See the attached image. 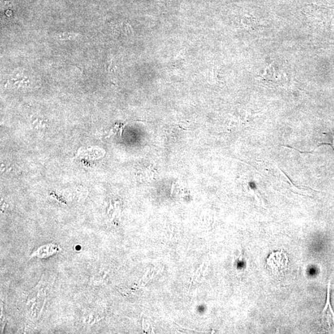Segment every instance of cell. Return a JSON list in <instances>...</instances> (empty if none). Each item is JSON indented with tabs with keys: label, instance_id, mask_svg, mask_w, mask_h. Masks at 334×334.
I'll return each instance as SVG.
<instances>
[{
	"label": "cell",
	"instance_id": "1",
	"mask_svg": "<svg viewBox=\"0 0 334 334\" xmlns=\"http://www.w3.org/2000/svg\"><path fill=\"white\" fill-rule=\"evenodd\" d=\"M331 280H329L328 287V297L326 303L322 313V323L329 329L334 327V312L331 303Z\"/></svg>",
	"mask_w": 334,
	"mask_h": 334
},
{
	"label": "cell",
	"instance_id": "3",
	"mask_svg": "<svg viewBox=\"0 0 334 334\" xmlns=\"http://www.w3.org/2000/svg\"><path fill=\"white\" fill-rule=\"evenodd\" d=\"M331 145L334 150V135H332V140L331 142Z\"/></svg>",
	"mask_w": 334,
	"mask_h": 334
},
{
	"label": "cell",
	"instance_id": "2",
	"mask_svg": "<svg viewBox=\"0 0 334 334\" xmlns=\"http://www.w3.org/2000/svg\"><path fill=\"white\" fill-rule=\"evenodd\" d=\"M41 248H39L33 255H36L39 257L50 256L55 253L59 252V247L56 245H48L44 246H41Z\"/></svg>",
	"mask_w": 334,
	"mask_h": 334
}]
</instances>
